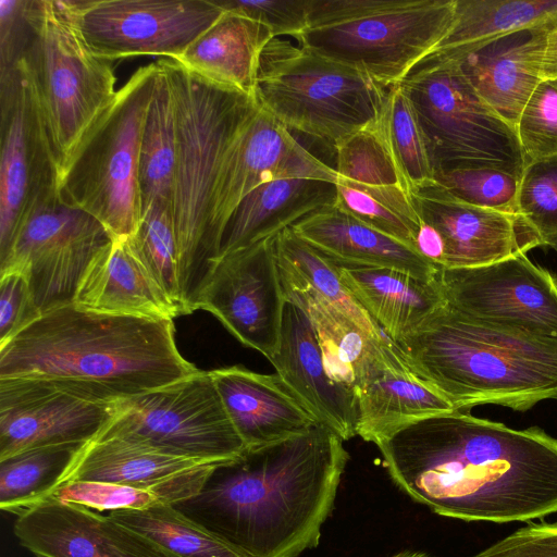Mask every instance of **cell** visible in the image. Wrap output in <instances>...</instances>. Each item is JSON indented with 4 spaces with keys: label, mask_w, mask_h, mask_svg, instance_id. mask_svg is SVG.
Here are the masks:
<instances>
[{
    "label": "cell",
    "mask_w": 557,
    "mask_h": 557,
    "mask_svg": "<svg viewBox=\"0 0 557 557\" xmlns=\"http://www.w3.org/2000/svg\"><path fill=\"white\" fill-rule=\"evenodd\" d=\"M519 177L490 168H455L434 173L433 181L453 197L481 208L518 214Z\"/></svg>",
    "instance_id": "41"
},
{
    "label": "cell",
    "mask_w": 557,
    "mask_h": 557,
    "mask_svg": "<svg viewBox=\"0 0 557 557\" xmlns=\"http://www.w3.org/2000/svg\"><path fill=\"white\" fill-rule=\"evenodd\" d=\"M383 117L393 150L410 187L433 181L434 169L422 128L399 84L388 90Z\"/></svg>",
    "instance_id": "40"
},
{
    "label": "cell",
    "mask_w": 557,
    "mask_h": 557,
    "mask_svg": "<svg viewBox=\"0 0 557 557\" xmlns=\"http://www.w3.org/2000/svg\"><path fill=\"white\" fill-rule=\"evenodd\" d=\"M393 483L438 516L531 522L557 512V438L463 411L406 425L374 444Z\"/></svg>",
    "instance_id": "1"
},
{
    "label": "cell",
    "mask_w": 557,
    "mask_h": 557,
    "mask_svg": "<svg viewBox=\"0 0 557 557\" xmlns=\"http://www.w3.org/2000/svg\"><path fill=\"white\" fill-rule=\"evenodd\" d=\"M388 90L352 66L273 38L260 58L256 96L289 132L335 147L380 119Z\"/></svg>",
    "instance_id": "9"
},
{
    "label": "cell",
    "mask_w": 557,
    "mask_h": 557,
    "mask_svg": "<svg viewBox=\"0 0 557 557\" xmlns=\"http://www.w3.org/2000/svg\"><path fill=\"white\" fill-rule=\"evenodd\" d=\"M518 214L535 231L543 246L557 239V156L524 168L518 193Z\"/></svg>",
    "instance_id": "42"
},
{
    "label": "cell",
    "mask_w": 557,
    "mask_h": 557,
    "mask_svg": "<svg viewBox=\"0 0 557 557\" xmlns=\"http://www.w3.org/2000/svg\"><path fill=\"white\" fill-rule=\"evenodd\" d=\"M422 128L434 173L490 168L521 178L516 127L475 91L457 60L430 53L399 84Z\"/></svg>",
    "instance_id": "10"
},
{
    "label": "cell",
    "mask_w": 557,
    "mask_h": 557,
    "mask_svg": "<svg viewBox=\"0 0 557 557\" xmlns=\"http://www.w3.org/2000/svg\"><path fill=\"white\" fill-rule=\"evenodd\" d=\"M210 374L246 448L287 440L319 423L276 373L231 366Z\"/></svg>",
    "instance_id": "25"
},
{
    "label": "cell",
    "mask_w": 557,
    "mask_h": 557,
    "mask_svg": "<svg viewBox=\"0 0 557 557\" xmlns=\"http://www.w3.org/2000/svg\"><path fill=\"white\" fill-rule=\"evenodd\" d=\"M73 304L90 311L173 320L180 313L129 237L114 238L91 260Z\"/></svg>",
    "instance_id": "26"
},
{
    "label": "cell",
    "mask_w": 557,
    "mask_h": 557,
    "mask_svg": "<svg viewBox=\"0 0 557 557\" xmlns=\"http://www.w3.org/2000/svg\"><path fill=\"white\" fill-rule=\"evenodd\" d=\"M392 557H432V556H430L425 553H422V552L408 550V552L398 553Z\"/></svg>",
    "instance_id": "50"
},
{
    "label": "cell",
    "mask_w": 557,
    "mask_h": 557,
    "mask_svg": "<svg viewBox=\"0 0 557 557\" xmlns=\"http://www.w3.org/2000/svg\"><path fill=\"white\" fill-rule=\"evenodd\" d=\"M437 281L446 304L474 321L557 338V276L525 253L482 267L440 269Z\"/></svg>",
    "instance_id": "13"
},
{
    "label": "cell",
    "mask_w": 557,
    "mask_h": 557,
    "mask_svg": "<svg viewBox=\"0 0 557 557\" xmlns=\"http://www.w3.org/2000/svg\"><path fill=\"white\" fill-rule=\"evenodd\" d=\"M336 267L343 285L392 343L414 332L446 305L437 276L426 281L393 268Z\"/></svg>",
    "instance_id": "28"
},
{
    "label": "cell",
    "mask_w": 557,
    "mask_h": 557,
    "mask_svg": "<svg viewBox=\"0 0 557 557\" xmlns=\"http://www.w3.org/2000/svg\"><path fill=\"white\" fill-rule=\"evenodd\" d=\"M348 459L344 440L317 423L246 448L173 506L248 557H297L319 545Z\"/></svg>",
    "instance_id": "2"
},
{
    "label": "cell",
    "mask_w": 557,
    "mask_h": 557,
    "mask_svg": "<svg viewBox=\"0 0 557 557\" xmlns=\"http://www.w3.org/2000/svg\"><path fill=\"white\" fill-rule=\"evenodd\" d=\"M158 63L137 69L77 141L60 171L59 198L111 237L133 236L143 214L139 154Z\"/></svg>",
    "instance_id": "8"
},
{
    "label": "cell",
    "mask_w": 557,
    "mask_h": 557,
    "mask_svg": "<svg viewBox=\"0 0 557 557\" xmlns=\"http://www.w3.org/2000/svg\"><path fill=\"white\" fill-rule=\"evenodd\" d=\"M83 36L99 58L176 59L225 11L220 0L74 1Z\"/></svg>",
    "instance_id": "15"
},
{
    "label": "cell",
    "mask_w": 557,
    "mask_h": 557,
    "mask_svg": "<svg viewBox=\"0 0 557 557\" xmlns=\"http://www.w3.org/2000/svg\"><path fill=\"white\" fill-rule=\"evenodd\" d=\"M117 436L174 455L228 461L246 446L235 430L210 371L117 400L95 437Z\"/></svg>",
    "instance_id": "11"
},
{
    "label": "cell",
    "mask_w": 557,
    "mask_h": 557,
    "mask_svg": "<svg viewBox=\"0 0 557 557\" xmlns=\"http://www.w3.org/2000/svg\"><path fill=\"white\" fill-rule=\"evenodd\" d=\"M107 515L150 537L177 557H248L189 519L172 504H157L143 509H120Z\"/></svg>",
    "instance_id": "36"
},
{
    "label": "cell",
    "mask_w": 557,
    "mask_h": 557,
    "mask_svg": "<svg viewBox=\"0 0 557 557\" xmlns=\"http://www.w3.org/2000/svg\"><path fill=\"white\" fill-rule=\"evenodd\" d=\"M112 239L96 218L58 197L23 224L0 259V272L17 270L27 276L40 315L73 304L89 263Z\"/></svg>",
    "instance_id": "12"
},
{
    "label": "cell",
    "mask_w": 557,
    "mask_h": 557,
    "mask_svg": "<svg viewBox=\"0 0 557 557\" xmlns=\"http://www.w3.org/2000/svg\"><path fill=\"white\" fill-rule=\"evenodd\" d=\"M542 79H557V24L547 35Z\"/></svg>",
    "instance_id": "49"
},
{
    "label": "cell",
    "mask_w": 557,
    "mask_h": 557,
    "mask_svg": "<svg viewBox=\"0 0 557 557\" xmlns=\"http://www.w3.org/2000/svg\"><path fill=\"white\" fill-rule=\"evenodd\" d=\"M168 75L176 121V161L172 215L178 245L180 277L186 314L214 262L207 245L208 209L215 178L230 145L260 103L253 96L230 89L161 58Z\"/></svg>",
    "instance_id": "5"
},
{
    "label": "cell",
    "mask_w": 557,
    "mask_h": 557,
    "mask_svg": "<svg viewBox=\"0 0 557 557\" xmlns=\"http://www.w3.org/2000/svg\"><path fill=\"white\" fill-rule=\"evenodd\" d=\"M335 186L336 207L418 251L416 243L422 222L409 190L366 185L338 175Z\"/></svg>",
    "instance_id": "35"
},
{
    "label": "cell",
    "mask_w": 557,
    "mask_h": 557,
    "mask_svg": "<svg viewBox=\"0 0 557 557\" xmlns=\"http://www.w3.org/2000/svg\"><path fill=\"white\" fill-rule=\"evenodd\" d=\"M335 183L313 178H282L250 191L232 213L222 235L219 259L277 235L302 218L333 206Z\"/></svg>",
    "instance_id": "30"
},
{
    "label": "cell",
    "mask_w": 557,
    "mask_h": 557,
    "mask_svg": "<svg viewBox=\"0 0 557 557\" xmlns=\"http://www.w3.org/2000/svg\"><path fill=\"white\" fill-rule=\"evenodd\" d=\"M556 24L557 18L441 55L457 60L481 98L516 127L542 81L547 35Z\"/></svg>",
    "instance_id": "22"
},
{
    "label": "cell",
    "mask_w": 557,
    "mask_h": 557,
    "mask_svg": "<svg viewBox=\"0 0 557 557\" xmlns=\"http://www.w3.org/2000/svg\"><path fill=\"white\" fill-rule=\"evenodd\" d=\"M269 361L319 423L344 441L357 435L356 394L329 375L312 323L292 300L284 307L278 350Z\"/></svg>",
    "instance_id": "23"
},
{
    "label": "cell",
    "mask_w": 557,
    "mask_h": 557,
    "mask_svg": "<svg viewBox=\"0 0 557 557\" xmlns=\"http://www.w3.org/2000/svg\"><path fill=\"white\" fill-rule=\"evenodd\" d=\"M355 393L357 435L373 444L419 420L455 411L408 368L391 341L368 361Z\"/></svg>",
    "instance_id": "24"
},
{
    "label": "cell",
    "mask_w": 557,
    "mask_h": 557,
    "mask_svg": "<svg viewBox=\"0 0 557 557\" xmlns=\"http://www.w3.org/2000/svg\"><path fill=\"white\" fill-rule=\"evenodd\" d=\"M173 320L100 313L74 304L38 315L0 345V379L37 380L113 404L194 375Z\"/></svg>",
    "instance_id": "3"
},
{
    "label": "cell",
    "mask_w": 557,
    "mask_h": 557,
    "mask_svg": "<svg viewBox=\"0 0 557 557\" xmlns=\"http://www.w3.org/2000/svg\"><path fill=\"white\" fill-rule=\"evenodd\" d=\"M456 0H310L299 46L400 84L450 30Z\"/></svg>",
    "instance_id": "7"
},
{
    "label": "cell",
    "mask_w": 557,
    "mask_h": 557,
    "mask_svg": "<svg viewBox=\"0 0 557 557\" xmlns=\"http://www.w3.org/2000/svg\"><path fill=\"white\" fill-rule=\"evenodd\" d=\"M26 41L17 61L36 99L60 171L85 131L116 95L111 61L97 57L74 0H26Z\"/></svg>",
    "instance_id": "6"
},
{
    "label": "cell",
    "mask_w": 557,
    "mask_h": 557,
    "mask_svg": "<svg viewBox=\"0 0 557 557\" xmlns=\"http://www.w3.org/2000/svg\"><path fill=\"white\" fill-rule=\"evenodd\" d=\"M274 250L282 287L287 299L318 297L347 315L371 339H389L339 280L337 267L299 237L292 227L274 237Z\"/></svg>",
    "instance_id": "31"
},
{
    "label": "cell",
    "mask_w": 557,
    "mask_h": 557,
    "mask_svg": "<svg viewBox=\"0 0 557 557\" xmlns=\"http://www.w3.org/2000/svg\"><path fill=\"white\" fill-rule=\"evenodd\" d=\"M38 557V556H37Z\"/></svg>",
    "instance_id": "52"
},
{
    "label": "cell",
    "mask_w": 557,
    "mask_h": 557,
    "mask_svg": "<svg viewBox=\"0 0 557 557\" xmlns=\"http://www.w3.org/2000/svg\"><path fill=\"white\" fill-rule=\"evenodd\" d=\"M48 499L81 505L100 513L120 509H143L157 504H165L158 494L148 490L81 480L57 485L40 503Z\"/></svg>",
    "instance_id": "44"
},
{
    "label": "cell",
    "mask_w": 557,
    "mask_h": 557,
    "mask_svg": "<svg viewBox=\"0 0 557 557\" xmlns=\"http://www.w3.org/2000/svg\"><path fill=\"white\" fill-rule=\"evenodd\" d=\"M411 196L421 222L441 236V269L482 267L543 246L519 214L466 203L434 181L411 188Z\"/></svg>",
    "instance_id": "19"
},
{
    "label": "cell",
    "mask_w": 557,
    "mask_h": 557,
    "mask_svg": "<svg viewBox=\"0 0 557 557\" xmlns=\"http://www.w3.org/2000/svg\"><path fill=\"white\" fill-rule=\"evenodd\" d=\"M0 259L27 219L59 197L57 164L36 99L16 66L0 77Z\"/></svg>",
    "instance_id": "14"
},
{
    "label": "cell",
    "mask_w": 557,
    "mask_h": 557,
    "mask_svg": "<svg viewBox=\"0 0 557 557\" xmlns=\"http://www.w3.org/2000/svg\"><path fill=\"white\" fill-rule=\"evenodd\" d=\"M469 557H557V522H529Z\"/></svg>",
    "instance_id": "47"
},
{
    "label": "cell",
    "mask_w": 557,
    "mask_h": 557,
    "mask_svg": "<svg viewBox=\"0 0 557 557\" xmlns=\"http://www.w3.org/2000/svg\"><path fill=\"white\" fill-rule=\"evenodd\" d=\"M83 445L46 446L0 460L1 509L20 516L35 507L58 484Z\"/></svg>",
    "instance_id": "37"
},
{
    "label": "cell",
    "mask_w": 557,
    "mask_h": 557,
    "mask_svg": "<svg viewBox=\"0 0 557 557\" xmlns=\"http://www.w3.org/2000/svg\"><path fill=\"white\" fill-rule=\"evenodd\" d=\"M273 38L265 25L238 11L225 9L183 54L173 60L206 81L257 98L260 58Z\"/></svg>",
    "instance_id": "29"
},
{
    "label": "cell",
    "mask_w": 557,
    "mask_h": 557,
    "mask_svg": "<svg viewBox=\"0 0 557 557\" xmlns=\"http://www.w3.org/2000/svg\"><path fill=\"white\" fill-rule=\"evenodd\" d=\"M13 533L38 557H177L109 515L53 499L17 516Z\"/></svg>",
    "instance_id": "21"
},
{
    "label": "cell",
    "mask_w": 557,
    "mask_h": 557,
    "mask_svg": "<svg viewBox=\"0 0 557 557\" xmlns=\"http://www.w3.org/2000/svg\"><path fill=\"white\" fill-rule=\"evenodd\" d=\"M525 166L557 156V79H542L516 125Z\"/></svg>",
    "instance_id": "43"
},
{
    "label": "cell",
    "mask_w": 557,
    "mask_h": 557,
    "mask_svg": "<svg viewBox=\"0 0 557 557\" xmlns=\"http://www.w3.org/2000/svg\"><path fill=\"white\" fill-rule=\"evenodd\" d=\"M557 18V0H456L454 23L431 53L449 54Z\"/></svg>",
    "instance_id": "32"
},
{
    "label": "cell",
    "mask_w": 557,
    "mask_h": 557,
    "mask_svg": "<svg viewBox=\"0 0 557 557\" xmlns=\"http://www.w3.org/2000/svg\"><path fill=\"white\" fill-rule=\"evenodd\" d=\"M547 246H549L550 248H553L557 252V239L548 243Z\"/></svg>",
    "instance_id": "51"
},
{
    "label": "cell",
    "mask_w": 557,
    "mask_h": 557,
    "mask_svg": "<svg viewBox=\"0 0 557 557\" xmlns=\"http://www.w3.org/2000/svg\"><path fill=\"white\" fill-rule=\"evenodd\" d=\"M131 239L139 258L174 304L180 315L186 314L171 203L154 200L145 207L138 228Z\"/></svg>",
    "instance_id": "39"
},
{
    "label": "cell",
    "mask_w": 557,
    "mask_h": 557,
    "mask_svg": "<svg viewBox=\"0 0 557 557\" xmlns=\"http://www.w3.org/2000/svg\"><path fill=\"white\" fill-rule=\"evenodd\" d=\"M224 462L174 455L117 436L94 437L78 448L57 485L74 480L122 484L151 491L173 505L196 495Z\"/></svg>",
    "instance_id": "20"
},
{
    "label": "cell",
    "mask_w": 557,
    "mask_h": 557,
    "mask_svg": "<svg viewBox=\"0 0 557 557\" xmlns=\"http://www.w3.org/2000/svg\"><path fill=\"white\" fill-rule=\"evenodd\" d=\"M158 66L140 143L139 184L143 209L154 200L172 202L176 121L168 75L159 64Z\"/></svg>",
    "instance_id": "33"
},
{
    "label": "cell",
    "mask_w": 557,
    "mask_h": 557,
    "mask_svg": "<svg viewBox=\"0 0 557 557\" xmlns=\"http://www.w3.org/2000/svg\"><path fill=\"white\" fill-rule=\"evenodd\" d=\"M417 250L432 263L441 269L443 261V242L438 233L422 222L417 237Z\"/></svg>",
    "instance_id": "48"
},
{
    "label": "cell",
    "mask_w": 557,
    "mask_h": 557,
    "mask_svg": "<svg viewBox=\"0 0 557 557\" xmlns=\"http://www.w3.org/2000/svg\"><path fill=\"white\" fill-rule=\"evenodd\" d=\"M292 230L336 265L393 268L426 281L435 280L440 271L418 251L335 205L308 214Z\"/></svg>",
    "instance_id": "27"
},
{
    "label": "cell",
    "mask_w": 557,
    "mask_h": 557,
    "mask_svg": "<svg viewBox=\"0 0 557 557\" xmlns=\"http://www.w3.org/2000/svg\"><path fill=\"white\" fill-rule=\"evenodd\" d=\"M334 148L338 176L366 185L399 186L411 193L393 150L383 113L377 121L344 138Z\"/></svg>",
    "instance_id": "38"
},
{
    "label": "cell",
    "mask_w": 557,
    "mask_h": 557,
    "mask_svg": "<svg viewBox=\"0 0 557 557\" xmlns=\"http://www.w3.org/2000/svg\"><path fill=\"white\" fill-rule=\"evenodd\" d=\"M287 300L299 305L309 317L329 375L355 392L368 361L389 341L371 339L347 315L318 297L299 296Z\"/></svg>",
    "instance_id": "34"
},
{
    "label": "cell",
    "mask_w": 557,
    "mask_h": 557,
    "mask_svg": "<svg viewBox=\"0 0 557 557\" xmlns=\"http://www.w3.org/2000/svg\"><path fill=\"white\" fill-rule=\"evenodd\" d=\"M393 344L408 368L457 411L498 405L524 412L557 400V338L495 329L446 304Z\"/></svg>",
    "instance_id": "4"
},
{
    "label": "cell",
    "mask_w": 557,
    "mask_h": 557,
    "mask_svg": "<svg viewBox=\"0 0 557 557\" xmlns=\"http://www.w3.org/2000/svg\"><path fill=\"white\" fill-rule=\"evenodd\" d=\"M298 177L335 183L337 173L260 106L225 152L211 193L207 245L214 264L224 228L240 201L262 184Z\"/></svg>",
    "instance_id": "16"
},
{
    "label": "cell",
    "mask_w": 557,
    "mask_h": 557,
    "mask_svg": "<svg viewBox=\"0 0 557 557\" xmlns=\"http://www.w3.org/2000/svg\"><path fill=\"white\" fill-rule=\"evenodd\" d=\"M111 416L112 404L44 381L0 379V460L46 446L83 445Z\"/></svg>",
    "instance_id": "18"
},
{
    "label": "cell",
    "mask_w": 557,
    "mask_h": 557,
    "mask_svg": "<svg viewBox=\"0 0 557 557\" xmlns=\"http://www.w3.org/2000/svg\"><path fill=\"white\" fill-rule=\"evenodd\" d=\"M274 237L220 258L196 304V310L212 313L244 346L269 360L280 347L286 304Z\"/></svg>",
    "instance_id": "17"
},
{
    "label": "cell",
    "mask_w": 557,
    "mask_h": 557,
    "mask_svg": "<svg viewBox=\"0 0 557 557\" xmlns=\"http://www.w3.org/2000/svg\"><path fill=\"white\" fill-rule=\"evenodd\" d=\"M225 9L238 11L265 25L274 38L297 39L308 26L310 0H220Z\"/></svg>",
    "instance_id": "45"
},
{
    "label": "cell",
    "mask_w": 557,
    "mask_h": 557,
    "mask_svg": "<svg viewBox=\"0 0 557 557\" xmlns=\"http://www.w3.org/2000/svg\"><path fill=\"white\" fill-rule=\"evenodd\" d=\"M38 315L27 276L17 270L0 272V345Z\"/></svg>",
    "instance_id": "46"
}]
</instances>
